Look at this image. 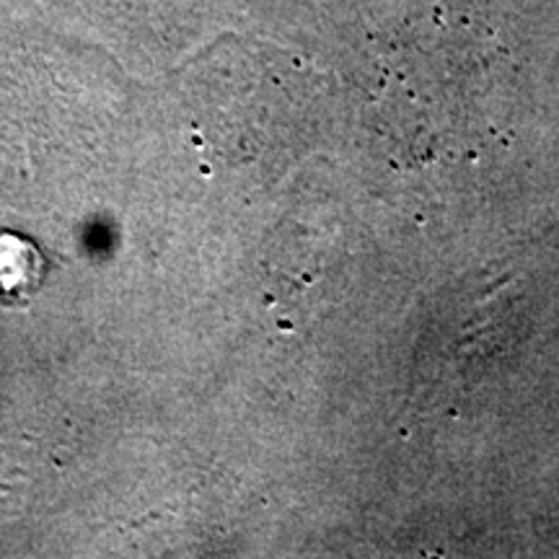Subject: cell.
I'll return each instance as SVG.
<instances>
[{
  "instance_id": "6da1fadb",
  "label": "cell",
  "mask_w": 559,
  "mask_h": 559,
  "mask_svg": "<svg viewBox=\"0 0 559 559\" xmlns=\"http://www.w3.org/2000/svg\"><path fill=\"white\" fill-rule=\"evenodd\" d=\"M41 260L32 243L19 241L16 236H3L0 239V293H21L32 290L39 283Z\"/></svg>"
}]
</instances>
